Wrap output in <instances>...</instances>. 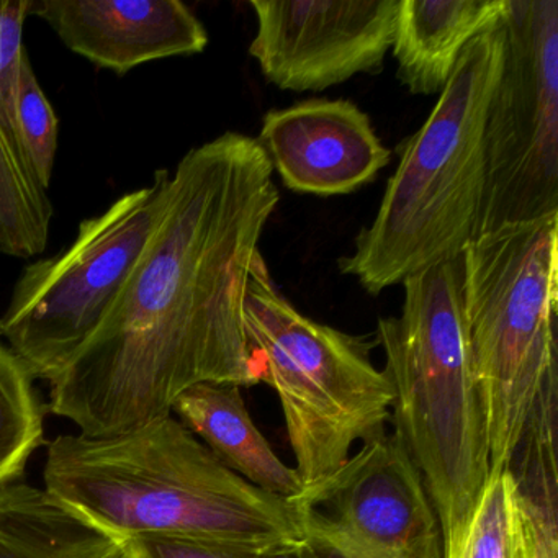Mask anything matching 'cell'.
Segmentation results:
<instances>
[{
    "label": "cell",
    "mask_w": 558,
    "mask_h": 558,
    "mask_svg": "<svg viewBox=\"0 0 558 558\" xmlns=\"http://www.w3.org/2000/svg\"><path fill=\"white\" fill-rule=\"evenodd\" d=\"M272 174L257 140L236 132L179 161L125 286L51 381V413L84 436H116L169 416L195 385L257 384L244 300L280 202Z\"/></svg>",
    "instance_id": "cell-1"
},
{
    "label": "cell",
    "mask_w": 558,
    "mask_h": 558,
    "mask_svg": "<svg viewBox=\"0 0 558 558\" xmlns=\"http://www.w3.org/2000/svg\"><path fill=\"white\" fill-rule=\"evenodd\" d=\"M45 489L117 541L174 538L256 557L303 541L299 509L228 469L174 414L107 437L61 434Z\"/></svg>",
    "instance_id": "cell-2"
},
{
    "label": "cell",
    "mask_w": 558,
    "mask_h": 558,
    "mask_svg": "<svg viewBox=\"0 0 558 558\" xmlns=\"http://www.w3.org/2000/svg\"><path fill=\"white\" fill-rule=\"evenodd\" d=\"M403 287L400 315L378 319L377 328L395 434L423 476L442 558H462L489 476V450L463 326L460 257L421 270Z\"/></svg>",
    "instance_id": "cell-3"
},
{
    "label": "cell",
    "mask_w": 558,
    "mask_h": 558,
    "mask_svg": "<svg viewBox=\"0 0 558 558\" xmlns=\"http://www.w3.org/2000/svg\"><path fill=\"white\" fill-rule=\"evenodd\" d=\"M502 57L499 25L463 50L424 125L398 145L400 162L374 221L339 259V270L371 295L456 259L475 236L485 187L483 130Z\"/></svg>",
    "instance_id": "cell-4"
},
{
    "label": "cell",
    "mask_w": 558,
    "mask_h": 558,
    "mask_svg": "<svg viewBox=\"0 0 558 558\" xmlns=\"http://www.w3.org/2000/svg\"><path fill=\"white\" fill-rule=\"evenodd\" d=\"M459 257L492 472L511 463L542 395L558 384V215L473 238Z\"/></svg>",
    "instance_id": "cell-5"
},
{
    "label": "cell",
    "mask_w": 558,
    "mask_h": 558,
    "mask_svg": "<svg viewBox=\"0 0 558 558\" xmlns=\"http://www.w3.org/2000/svg\"><path fill=\"white\" fill-rule=\"evenodd\" d=\"M257 384L276 390L305 488L328 480L357 440L384 433L393 388L372 364V342L302 315L277 289L263 254L244 300Z\"/></svg>",
    "instance_id": "cell-6"
},
{
    "label": "cell",
    "mask_w": 558,
    "mask_h": 558,
    "mask_svg": "<svg viewBox=\"0 0 558 558\" xmlns=\"http://www.w3.org/2000/svg\"><path fill=\"white\" fill-rule=\"evenodd\" d=\"M171 172L84 220L61 253L22 270L0 336L34 380L54 381L125 286L165 208Z\"/></svg>",
    "instance_id": "cell-7"
},
{
    "label": "cell",
    "mask_w": 558,
    "mask_h": 558,
    "mask_svg": "<svg viewBox=\"0 0 558 558\" xmlns=\"http://www.w3.org/2000/svg\"><path fill=\"white\" fill-rule=\"evenodd\" d=\"M475 236L558 215V0H508Z\"/></svg>",
    "instance_id": "cell-8"
},
{
    "label": "cell",
    "mask_w": 558,
    "mask_h": 558,
    "mask_svg": "<svg viewBox=\"0 0 558 558\" xmlns=\"http://www.w3.org/2000/svg\"><path fill=\"white\" fill-rule=\"evenodd\" d=\"M401 0H251L250 54L264 77L292 93H319L380 73L393 47Z\"/></svg>",
    "instance_id": "cell-9"
},
{
    "label": "cell",
    "mask_w": 558,
    "mask_h": 558,
    "mask_svg": "<svg viewBox=\"0 0 558 558\" xmlns=\"http://www.w3.org/2000/svg\"><path fill=\"white\" fill-rule=\"evenodd\" d=\"M331 521L374 558H442L423 476L397 434L380 433L319 485L293 499Z\"/></svg>",
    "instance_id": "cell-10"
},
{
    "label": "cell",
    "mask_w": 558,
    "mask_h": 558,
    "mask_svg": "<svg viewBox=\"0 0 558 558\" xmlns=\"http://www.w3.org/2000/svg\"><path fill=\"white\" fill-rule=\"evenodd\" d=\"M257 143L287 189L318 197L359 191L391 159L367 113L342 99L270 110Z\"/></svg>",
    "instance_id": "cell-11"
},
{
    "label": "cell",
    "mask_w": 558,
    "mask_h": 558,
    "mask_svg": "<svg viewBox=\"0 0 558 558\" xmlns=\"http://www.w3.org/2000/svg\"><path fill=\"white\" fill-rule=\"evenodd\" d=\"M73 53L96 66L129 73L149 61L202 53L208 34L181 0H34Z\"/></svg>",
    "instance_id": "cell-12"
},
{
    "label": "cell",
    "mask_w": 558,
    "mask_h": 558,
    "mask_svg": "<svg viewBox=\"0 0 558 558\" xmlns=\"http://www.w3.org/2000/svg\"><path fill=\"white\" fill-rule=\"evenodd\" d=\"M508 0H401L393 57L413 96L440 94L463 50L505 21Z\"/></svg>",
    "instance_id": "cell-13"
},
{
    "label": "cell",
    "mask_w": 558,
    "mask_h": 558,
    "mask_svg": "<svg viewBox=\"0 0 558 558\" xmlns=\"http://www.w3.org/2000/svg\"><path fill=\"white\" fill-rule=\"evenodd\" d=\"M172 414L228 469L263 492L287 501L305 492L296 470L277 457L257 429L238 385H195L175 400Z\"/></svg>",
    "instance_id": "cell-14"
},
{
    "label": "cell",
    "mask_w": 558,
    "mask_h": 558,
    "mask_svg": "<svg viewBox=\"0 0 558 558\" xmlns=\"http://www.w3.org/2000/svg\"><path fill=\"white\" fill-rule=\"evenodd\" d=\"M462 558H558L557 482L492 470Z\"/></svg>",
    "instance_id": "cell-15"
},
{
    "label": "cell",
    "mask_w": 558,
    "mask_h": 558,
    "mask_svg": "<svg viewBox=\"0 0 558 558\" xmlns=\"http://www.w3.org/2000/svg\"><path fill=\"white\" fill-rule=\"evenodd\" d=\"M0 558H126L122 544L45 488H0Z\"/></svg>",
    "instance_id": "cell-16"
},
{
    "label": "cell",
    "mask_w": 558,
    "mask_h": 558,
    "mask_svg": "<svg viewBox=\"0 0 558 558\" xmlns=\"http://www.w3.org/2000/svg\"><path fill=\"white\" fill-rule=\"evenodd\" d=\"M53 205L0 126V256L41 254L50 234Z\"/></svg>",
    "instance_id": "cell-17"
},
{
    "label": "cell",
    "mask_w": 558,
    "mask_h": 558,
    "mask_svg": "<svg viewBox=\"0 0 558 558\" xmlns=\"http://www.w3.org/2000/svg\"><path fill=\"white\" fill-rule=\"evenodd\" d=\"M44 439L45 414L34 378L0 342V488L21 482L28 459Z\"/></svg>",
    "instance_id": "cell-18"
},
{
    "label": "cell",
    "mask_w": 558,
    "mask_h": 558,
    "mask_svg": "<svg viewBox=\"0 0 558 558\" xmlns=\"http://www.w3.org/2000/svg\"><path fill=\"white\" fill-rule=\"evenodd\" d=\"M17 125L35 178L48 191L57 161L58 119L38 84L28 53L24 54L19 77Z\"/></svg>",
    "instance_id": "cell-19"
},
{
    "label": "cell",
    "mask_w": 558,
    "mask_h": 558,
    "mask_svg": "<svg viewBox=\"0 0 558 558\" xmlns=\"http://www.w3.org/2000/svg\"><path fill=\"white\" fill-rule=\"evenodd\" d=\"M34 0H0V126L4 129L12 148L28 166L31 161L22 146L17 125V90L22 60L27 53L22 37Z\"/></svg>",
    "instance_id": "cell-20"
},
{
    "label": "cell",
    "mask_w": 558,
    "mask_h": 558,
    "mask_svg": "<svg viewBox=\"0 0 558 558\" xmlns=\"http://www.w3.org/2000/svg\"><path fill=\"white\" fill-rule=\"evenodd\" d=\"M293 505L299 509L303 541L315 558H374L315 509L296 502Z\"/></svg>",
    "instance_id": "cell-21"
},
{
    "label": "cell",
    "mask_w": 558,
    "mask_h": 558,
    "mask_svg": "<svg viewBox=\"0 0 558 558\" xmlns=\"http://www.w3.org/2000/svg\"><path fill=\"white\" fill-rule=\"evenodd\" d=\"M120 544L126 558H251L207 545L149 535L123 538Z\"/></svg>",
    "instance_id": "cell-22"
},
{
    "label": "cell",
    "mask_w": 558,
    "mask_h": 558,
    "mask_svg": "<svg viewBox=\"0 0 558 558\" xmlns=\"http://www.w3.org/2000/svg\"><path fill=\"white\" fill-rule=\"evenodd\" d=\"M251 558H315V555L310 550L305 541H302L299 544L286 545V547L276 548V550L266 551V554Z\"/></svg>",
    "instance_id": "cell-23"
}]
</instances>
